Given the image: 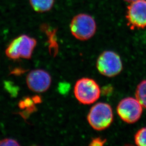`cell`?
<instances>
[{"instance_id": "obj_12", "label": "cell", "mask_w": 146, "mask_h": 146, "mask_svg": "<svg viewBox=\"0 0 146 146\" xmlns=\"http://www.w3.org/2000/svg\"><path fill=\"white\" fill-rule=\"evenodd\" d=\"M20 143L14 139H5L0 141V146H20Z\"/></svg>"}, {"instance_id": "obj_13", "label": "cell", "mask_w": 146, "mask_h": 146, "mask_svg": "<svg viewBox=\"0 0 146 146\" xmlns=\"http://www.w3.org/2000/svg\"><path fill=\"white\" fill-rule=\"evenodd\" d=\"M106 139H103L101 137H96L91 141L89 145L92 146H103L106 143Z\"/></svg>"}, {"instance_id": "obj_10", "label": "cell", "mask_w": 146, "mask_h": 146, "mask_svg": "<svg viewBox=\"0 0 146 146\" xmlns=\"http://www.w3.org/2000/svg\"><path fill=\"white\" fill-rule=\"evenodd\" d=\"M135 96L142 106L146 109V80L141 81L137 86Z\"/></svg>"}, {"instance_id": "obj_7", "label": "cell", "mask_w": 146, "mask_h": 146, "mask_svg": "<svg viewBox=\"0 0 146 146\" xmlns=\"http://www.w3.org/2000/svg\"><path fill=\"white\" fill-rule=\"evenodd\" d=\"M125 18L131 29L146 28V0H136L127 7Z\"/></svg>"}, {"instance_id": "obj_6", "label": "cell", "mask_w": 146, "mask_h": 146, "mask_svg": "<svg viewBox=\"0 0 146 146\" xmlns=\"http://www.w3.org/2000/svg\"><path fill=\"white\" fill-rule=\"evenodd\" d=\"M142 107L136 98L128 97L120 101L116 110L121 120L127 123L132 124L140 119Z\"/></svg>"}, {"instance_id": "obj_8", "label": "cell", "mask_w": 146, "mask_h": 146, "mask_svg": "<svg viewBox=\"0 0 146 146\" xmlns=\"http://www.w3.org/2000/svg\"><path fill=\"white\" fill-rule=\"evenodd\" d=\"M27 84L31 91L43 93L49 88L52 84L50 74L43 69H35L31 71L27 76Z\"/></svg>"}, {"instance_id": "obj_4", "label": "cell", "mask_w": 146, "mask_h": 146, "mask_svg": "<svg viewBox=\"0 0 146 146\" xmlns=\"http://www.w3.org/2000/svg\"><path fill=\"white\" fill-rule=\"evenodd\" d=\"M37 44L36 40L27 35L16 37L5 49L8 58L16 60L20 58L30 59Z\"/></svg>"}, {"instance_id": "obj_9", "label": "cell", "mask_w": 146, "mask_h": 146, "mask_svg": "<svg viewBox=\"0 0 146 146\" xmlns=\"http://www.w3.org/2000/svg\"><path fill=\"white\" fill-rule=\"evenodd\" d=\"M29 2L34 11L38 13H44L52 8L55 0H29Z\"/></svg>"}, {"instance_id": "obj_1", "label": "cell", "mask_w": 146, "mask_h": 146, "mask_svg": "<svg viewBox=\"0 0 146 146\" xmlns=\"http://www.w3.org/2000/svg\"><path fill=\"white\" fill-rule=\"evenodd\" d=\"M113 117V112L110 104L99 102L94 105L89 110L87 120L94 129L101 131L108 128L111 125Z\"/></svg>"}, {"instance_id": "obj_2", "label": "cell", "mask_w": 146, "mask_h": 146, "mask_svg": "<svg viewBox=\"0 0 146 146\" xmlns=\"http://www.w3.org/2000/svg\"><path fill=\"white\" fill-rule=\"evenodd\" d=\"M70 30L73 36L80 41H87L94 36L96 23L94 18L84 13L75 16L70 23Z\"/></svg>"}, {"instance_id": "obj_5", "label": "cell", "mask_w": 146, "mask_h": 146, "mask_svg": "<svg viewBox=\"0 0 146 146\" xmlns=\"http://www.w3.org/2000/svg\"><path fill=\"white\" fill-rule=\"evenodd\" d=\"M96 68L104 76L111 78L121 73L123 65L120 56L117 53L107 50L102 52L98 58Z\"/></svg>"}, {"instance_id": "obj_15", "label": "cell", "mask_w": 146, "mask_h": 146, "mask_svg": "<svg viewBox=\"0 0 146 146\" xmlns=\"http://www.w3.org/2000/svg\"><path fill=\"white\" fill-rule=\"evenodd\" d=\"M125 2H128V3H131V2H133L134 1H135L136 0H124Z\"/></svg>"}, {"instance_id": "obj_3", "label": "cell", "mask_w": 146, "mask_h": 146, "mask_svg": "<svg viewBox=\"0 0 146 146\" xmlns=\"http://www.w3.org/2000/svg\"><path fill=\"white\" fill-rule=\"evenodd\" d=\"M74 93L80 103L91 104L99 99L101 89L94 80L84 78L76 81L74 88Z\"/></svg>"}, {"instance_id": "obj_11", "label": "cell", "mask_w": 146, "mask_h": 146, "mask_svg": "<svg viewBox=\"0 0 146 146\" xmlns=\"http://www.w3.org/2000/svg\"><path fill=\"white\" fill-rule=\"evenodd\" d=\"M136 145L139 146H146V127L137 131L134 137Z\"/></svg>"}, {"instance_id": "obj_14", "label": "cell", "mask_w": 146, "mask_h": 146, "mask_svg": "<svg viewBox=\"0 0 146 146\" xmlns=\"http://www.w3.org/2000/svg\"><path fill=\"white\" fill-rule=\"evenodd\" d=\"M32 100H33V101L34 104H38V103H40L41 102V99L38 96H35L33 97V98L32 99Z\"/></svg>"}]
</instances>
